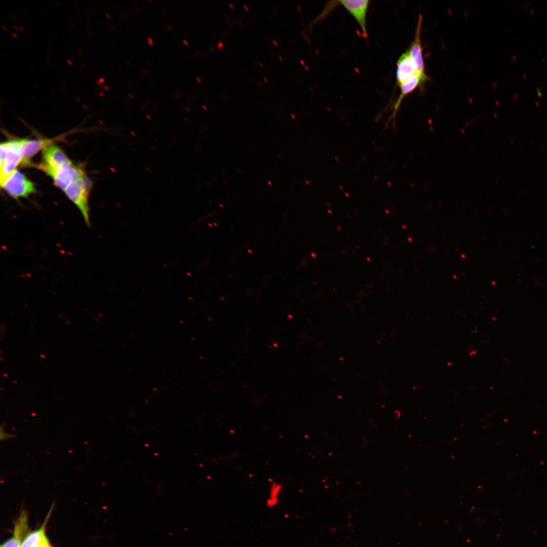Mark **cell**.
I'll return each instance as SVG.
<instances>
[{"label": "cell", "mask_w": 547, "mask_h": 547, "mask_svg": "<svg viewBox=\"0 0 547 547\" xmlns=\"http://www.w3.org/2000/svg\"><path fill=\"white\" fill-rule=\"evenodd\" d=\"M84 175L82 167L71 161L58 168L50 176L55 185L64 191L72 182Z\"/></svg>", "instance_id": "4"}, {"label": "cell", "mask_w": 547, "mask_h": 547, "mask_svg": "<svg viewBox=\"0 0 547 547\" xmlns=\"http://www.w3.org/2000/svg\"><path fill=\"white\" fill-rule=\"evenodd\" d=\"M92 182L85 175L72 182L64 191L81 211L86 224L90 226L89 196Z\"/></svg>", "instance_id": "1"}, {"label": "cell", "mask_w": 547, "mask_h": 547, "mask_svg": "<svg viewBox=\"0 0 547 547\" xmlns=\"http://www.w3.org/2000/svg\"><path fill=\"white\" fill-rule=\"evenodd\" d=\"M414 61L407 50L398 59L397 63L396 81L399 86L416 73Z\"/></svg>", "instance_id": "9"}, {"label": "cell", "mask_w": 547, "mask_h": 547, "mask_svg": "<svg viewBox=\"0 0 547 547\" xmlns=\"http://www.w3.org/2000/svg\"><path fill=\"white\" fill-rule=\"evenodd\" d=\"M1 547H2V546H1Z\"/></svg>", "instance_id": "15"}, {"label": "cell", "mask_w": 547, "mask_h": 547, "mask_svg": "<svg viewBox=\"0 0 547 547\" xmlns=\"http://www.w3.org/2000/svg\"><path fill=\"white\" fill-rule=\"evenodd\" d=\"M51 143H52V140L49 139H21L22 164L28 165L33 156Z\"/></svg>", "instance_id": "10"}, {"label": "cell", "mask_w": 547, "mask_h": 547, "mask_svg": "<svg viewBox=\"0 0 547 547\" xmlns=\"http://www.w3.org/2000/svg\"><path fill=\"white\" fill-rule=\"evenodd\" d=\"M54 505L55 503H52L50 510L41 527L36 530L31 531L23 540L20 547H36L40 542L47 536L46 534V526L51 513L53 511Z\"/></svg>", "instance_id": "12"}, {"label": "cell", "mask_w": 547, "mask_h": 547, "mask_svg": "<svg viewBox=\"0 0 547 547\" xmlns=\"http://www.w3.org/2000/svg\"><path fill=\"white\" fill-rule=\"evenodd\" d=\"M355 19L364 37L367 38L366 18L370 1L368 0H342L337 1Z\"/></svg>", "instance_id": "6"}, {"label": "cell", "mask_w": 547, "mask_h": 547, "mask_svg": "<svg viewBox=\"0 0 547 547\" xmlns=\"http://www.w3.org/2000/svg\"><path fill=\"white\" fill-rule=\"evenodd\" d=\"M36 547H53L47 536L44 538Z\"/></svg>", "instance_id": "14"}, {"label": "cell", "mask_w": 547, "mask_h": 547, "mask_svg": "<svg viewBox=\"0 0 547 547\" xmlns=\"http://www.w3.org/2000/svg\"><path fill=\"white\" fill-rule=\"evenodd\" d=\"M21 139H15L1 144L0 184H2L22 162Z\"/></svg>", "instance_id": "2"}, {"label": "cell", "mask_w": 547, "mask_h": 547, "mask_svg": "<svg viewBox=\"0 0 547 547\" xmlns=\"http://www.w3.org/2000/svg\"><path fill=\"white\" fill-rule=\"evenodd\" d=\"M43 160L40 167L50 176L61 165L71 162L61 148L52 143L43 149Z\"/></svg>", "instance_id": "5"}, {"label": "cell", "mask_w": 547, "mask_h": 547, "mask_svg": "<svg viewBox=\"0 0 547 547\" xmlns=\"http://www.w3.org/2000/svg\"><path fill=\"white\" fill-rule=\"evenodd\" d=\"M1 187L11 197H27L35 191L33 183L18 170H15L2 184Z\"/></svg>", "instance_id": "3"}, {"label": "cell", "mask_w": 547, "mask_h": 547, "mask_svg": "<svg viewBox=\"0 0 547 547\" xmlns=\"http://www.w3.org/2000/svg\"><path fill=\"white\" fill-rule=\"evenodd\" d=\"M422 16L419 14L418 17L414 39L408 50L414 61L416 70L419 75L427 79L425 73V66L422 55L420 40Z\"/></svg>", "instance_id": "7"}, {"label": "cell", "mask_w": 547, "mask_h": 547, "mask_svg": "<svg viewBox=\"0 0 547 547\" xmlns=\"http://www.w3.org/2000/svg\"><path fill=\"white\" fill-rule=\"evenodd\" d=\"M427 79L419 75L416 73L400 86L401 88L400 93L394 104L392 119L395 118L396 113L405 97L413 92L418 87H421V85Z\"/></svg>", "instance_id": "11"}, {"label": "cell", "mask_w": 547, "mask_h": 547, "mask_svg": "<svg viewBox=\"0 0 547 547\" xmlns=\"http://www.w3.org/2000/svg\"><path fill=\"white\" fill-rule=\"evenodd\" d=\"M28 526V515L26 510L20 512L14 522L12 536L1 545L2 547H20L21 544L30 532Z\"/></svg>", "instance_id": "8"}, {"label": "cell", "mask_w": 547, "mask_h": 547, "mask_svg": "<svg viewBox=\"0 0 547 547\" xmlns=\"http://www.w3.org/2000/svg\"><path fill=\"white\" fill-rule=\"evenodd\" d=\"M15 438L14 435L7 433L5 431V426L2 424L0 428V439L3 441L6 439Z\"/></svg>", "instance_id": "13"}]
</instances>
